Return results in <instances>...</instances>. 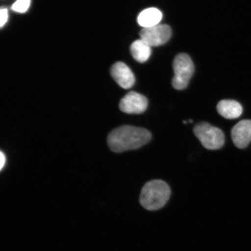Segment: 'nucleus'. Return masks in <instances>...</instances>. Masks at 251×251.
<instances>
[{
    "mask_svg": "<svg viewBox=\"0 0 251 251\" xmlns=\"http://www.w3.org/2000/svg\"><path fill=\"white\" fill-rule=\"evenodd\" d=\"M151 137V133L146 128L124 125L109 134L107 142L112 151L119 153L139 149L148 143Z\"/></svg>",
    "mask_w": 251,
    "mask_h": 251,
    "instance_id": "nucleus-1",
    "label": "nucleus"
},
{
    "mask_svg": "<svg viewBox=\"0 0 251 251\" xmlns=\"http://www.w3.org/2000/svg\"><path fill=\"white\" fill-rule=\"evenodd\" d=\"M171 196V188L165 181L153 180L147 182L141 190L140 202L149 211H156L164 207Z\"/></svg>",
    "mask_w": 251,
    "mask_h": 251,
    "instance_id": "nucleus-2",
    "label": "nucleus"
},
{
    "mask_svg": "<svg viewBox=\"0 0 251 251\" xmlns=\"http://www.w3.org/2000/svg\"><path fill=\"white\" fill-rule=\"evenodd\" d=\"M174 77L172 86L176 90H181L187 87L194 72V66L190 56L181 53L176 56L174 64Z\"/></svg>",
    "mask_w": 251,
    "mask_h": 251,
    "instance_id": "nucleus-3",
    "label": "nucleus"
},
{
    "mask_svg": "<svg viewBox=\"0 0 251 251\" xmlns=\"http://www.w3.org/2000/svg\"><path fill=\"white\" fill-rule=\"evenodd\" d=\"M194 133L205 149L218 150L225 144V135L219 128L206 122H200L194 128Z\"/></svg>",
    "mask_w": 251,
    "mask_h": 251,
    "instance_id": "nucleus-4",
    "label": "nucleus"
},
{
    "mask_svg": "<svg viewBox=\"0 0 251 251\" xmlns=\"http://www.w3.org/2000/svg\"><path fill=\"white\" fill-rule=\"evenodd\" d=\"M141 39L150 47H158L167 43L172 36V29L167 25L143 28L140 32Z\"/></svg>",
    "mask_w": 251,
    "mask_h": 251,
    "instance_id": "nucleus-5",
    "label": "nucleus"
},
{
    "mask_svg": "<svg viewBox=\"0 0 251 251\" xmlns=\"http://www.w3.org/2000/svg\"><path fill=\"white\" fill-rule=\"evenodd\" d=\"M148 107V100L142 94L135 92L128 93L119 103L121 111L127 114H140Z\"/></svg>",
    "mask_w": 251,
    "mask_h": 251,
    "instance_id": "nucleus-6",
    "label": "nucleus"
},
{
    "mask_svg": "<svg viewBox=\"0 0 251 251\" xmlns=\"http://www.w3.org/2000/svg\"><path fill=\"white\" fill-rule=\"evenodd\" d=\"M111 74L116 82L123 89H130L134 86V74L128 66L124 62L115 63L111 69Z\"/></svg>",
    "mask_w": 251,
    "mask_h": 251,
    "instance_id": "nucleus-7",
    "label": "nucleus"
},
{
    "mask_svg": "<svg viewBox=\"0 0 251 251\" xmlns=\"http://www.w3.org/2000/svg\"><path fill=\"white\" fill-rule=\"evenodd\" d=\"M231 138L237 148H246L251 141V120L241 121L235 125L231 130Z\"/></svg>",
    "mask_w": 251,
    "mask_h": 251,
    "instance_id": "nucleus-8",
    "label": "nucleus"
},
{
    "mask_svg": "<svg viewBox=\"0 0 251 251\" xmlns=\"http://www.w3.org/2000/svg\"><path fill=\"white\" fill-rule=\"evenodd\" d=\"M217 111L222 117L227 119H234L240 117L243 109L239 102L234 100H224L218 103Z\"/></svg>",
    "mask_w": 251,
    "mask_h": 251,
    "instance_id": "nucleus-9",
    "label": "nucleus"
},
{
    "mask_svg": "<svg viewBox=\"0 0 251 251\" xmlns=\"http://www.w3.org/2000/svg\"><path fill=\"white\" fill-rule=\"evenodd\" d=\"M162 12L155 8L144 9L138 16L137 22L140 26L149 28L159 25L162 19Z\"/></svg>",
    "mask_w": 251,
    "mask_h": 251,
    "instance_id": "nucleus-10",
    "label": "nucleus"
},
{
    "mask_svg": "<svg viewBox=\"0 0 251 251\" xmlns=\"http://www.w3.org/2000/svg\"><path fill=\"white\" fill-rule=\"evenodd\" d=\"M130 52L135 60L140 63L146 62L151 54V47L144 41L137 40L131 44Z\"/></svg>",
    "mask_w": 251,
    "mask_h": 251,
    "instance_id": "nucleus-11",
    "label": "nucleus"
},
{
    "mask_svg": "<svg viewBox=\"0 0 251 251\" xmlns=\"http://www.w3.org/2000/svg\"><path fill=\"white\" fill-rule=\"evenodd\" d=\"M30 4V0H17L12 6V10L20 12V13H24L27 11Z\"/></svg>",
    "mask_w": 251,
    "mask_h": 251,
    "instance_id": "nucleus-12",
    "label": "nucleus"
},
{
    "mask_svg": "<svg viewBox=\"0 0 251 251\" xmlns=\"http://www.w3.org/2000/svg\"><path fill=\"white\" fill-rule=\"evenodd\" d=\"M0 17H1V21H0V26L2 27L7 23L8 20V11L7 9H1L0 11Z\"/></svg>",
    "mask_w": 251,
    "mask_h": 251,
    "instance_id": "nucleus-13",
    "label": "nucleus"
},
{
    "mask_svg": "<svg viewBox=\"0 0 251 251\" xmlns=\"http://www.w3.org/2000/svg\"><path fill=\"white\" fill-rule=\"evenodd\" d=\"M6 162V156L4 153L1 151L0 153V169L2 170L3 168L4 167Z\"/></svg>",
    "mask_w": 251,
    "mask_h": 251,
    "instance_id": "nucleus-14",
    "label": "nucleus"
}]
</instances>
